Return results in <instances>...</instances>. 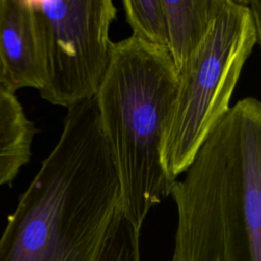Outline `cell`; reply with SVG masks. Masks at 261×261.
<instances>
[{"label": "cell", "mask_w": 261, "mask_h": 261, "mask_svg": "<svg viewBox=\"0 0 261 261\" xmlns=\"http://www.w3.org/2000/svg\"><path fill=\"white\" fill-rule=\"evenodd\" d=\"M121 208L119 185L95 99L67 108L0 237V261H97Z\"/></svg>", "instance_id": "1"}, {"label": "cell", "mask_w": 261, "mask_h": 261, "mask_svg": "<svg viewBox=\"0 0 261 261\" xmlns=\"http://www.w3.org/2000/svg\"><path fill=\"white\" fill-rule=\"evenodd\" d=\"M176 87L177 73L167 49L132 35L113 42L95 101L121 208L140 226L151 209L169 197L172 181L161 164L160 143Z\"/></svg>", "instance_id": "2"}, {"label": "cell", "mask_w": 261, "mask_h": 261, "mask_svg": "<svg viewBox=\"0 0 261 261\" xmlns=\"http://www.w3.org/2000/svg\"><path fill=\"white\" fill-rule=\"evenodd\" d=\"M175 179L170 261H261V158L233 144L202 147Z\"/></svg>", "instance_id": "3"}, {"label": "cell", "mask_w": 261, "mask_h": 261, "mask_svg": "<svg viewBox=\"0 0 261 261\" xmlns=\"http://www.w3.org/2000/svg\"><path fill=\"white\" fill-rule=\"evenodd\" d=\"M247 0H224L205 37L177 72V87L165 118L160 160L170 181L177 179L230 109L242 70L260 43Z\"/></svg>", "instance_id": "4"}, {"label": "cell", "mask_w": 261, "mask_h": 261, "mask_svg": "<svg viewBox=\"0 0 261 261\" xmlns=\"http://www.w3.org/2000/svg\"><path fill=\"white\" fill-rule=\"evenodd\" d=\"M40 14L45 101L66 109L95 98L109 67L117 16L112 0H33Z\"/></svg>", "instance_id": "5"}, {"label": "cell", "mask_w": 261, "mask_h": 261, "mask_svg": "<svg viewBox=\"0 0 261 261\" xmlns=\"http://www.w3.org/2000/svg\"><path fill=\"white\" fill-rule=\"evenodd\" d=\"M46 81L40 14L33 0H0V87L41 90Z\"/></svg>", "instance_id": "6"}, {"label": "cell", "mask_w": 261, "mask_h": 261, "mask_svg": "<svg viewBox=\"0 0 261 261\" xmlns=\"http://www.w3.org/2000/svg\"><path fill=\"white\" fill-rule=\"evenodd\" d=\"M167 51L176 73L208 32L224 0H162Z\"/></svg>", "instance_id": "7"}, {"label": "cell", "mask_w": 261, "mask_h": 261, "mask_svg": "<svg viewBox=\"0 0 261 261\" xmlns=\"http://www.w3.org/2000/svg\"><path fill=\"white\" fill-rule=\"evenodd\" d=\"M36 133L16 95L0 87V187L10 185L29 163Z\"/></svg>", "instance_id": "8"}, {"label": "cell", "mask_w": 261, "mask_h": 261, "mask_svg": "<svg viewBox=\"0 0 261 261\" xmlns=\"http://www.w3.org/2000/svg\"><path fill=\"white\" fill-rule=\"evenodd\" d=\"M125 19L132 36L167 49V33L162 0H123Z\"/></svg>", "instance_id": "9"}, {"label": "cell", "mask_w": 261, "mask_h": 261, "mask_svg": "<svg viewBox=\"0 0 261 261\" xmlns=\"http://www.w3.org/2000/svg\"><path fill=\"white\" fill-rule=\"evenodd\" d=\"M141 229L142 226L120 208L111 222L97 261H141Z\"/></svg>", "instance_id": "10"}]
</instances>
